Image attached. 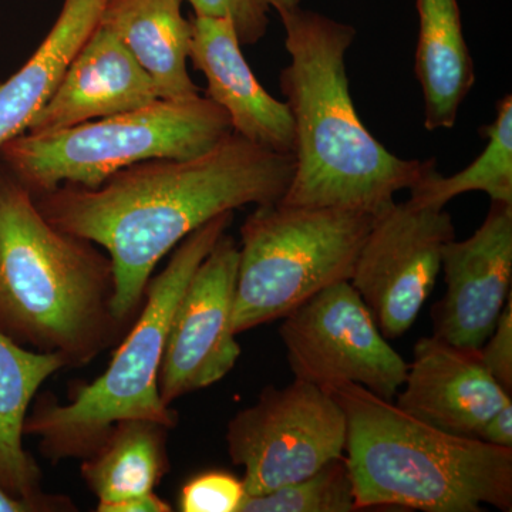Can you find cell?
Here are the masks:
<instances>
[{
	"label": "cell",
	"mask_w": 512,
	"mask_h": 512,
	"mask_svg": "<svg viewBox=\"0 0 512 512\" xmlns=\"http://www.w3.org/2000/svg\"><path fill=\"white\" fill-rule=\"evenodd\" d=\"M293 168V156L231 133L200 156L141 161L99 187L60 185L35 201L50 224L106 249L114 315L127 325L165 255L218 215L281 201Z\"/></svg>",
	"instance_id": "1"
},
{
	"label": "cell",
	"mask_w": 512,
	"mask_h": 512,
	"mask_svg": "<svg viewBox=\"0 0 512 512\" xmlns=\"http://www.w3.org/2000/svg\"><path fill=\"white\" fill-rule=\"evenodd\" d=\"M278 15L289 55L279 83L295 127V168L282 204L379 214L434 160L397 157L363 124L346 72L353 26L301 5Z\"/></svg>",
	"instance_id": "2"
},
{
	"label": "cell",
	"mask_w": 512,
	"mask_h": 512,
	"mask_svg": "<svg viewBox=\"0 0 512 512\" xmlns=\"http://www.w3.org/2000/svg\"><path fill=\"white\" fill-rule=\"evenodd\" d=\"M114 271L99 245L46 220L0 161V330L84 366L119 339Z\"/></svg>",
	"instance_id": "3"
},
{
	"label": "cell",
	"mask_w": 512,
	"mask_h": 512,
	"mask_svg": "<svg viewBox=\"0 0 512 512\" xmlns=\"http://www.w3.org/2000/svg\"><path fill=\"white\" fill-rule=\"evenodd\" d=\"M323 389L346 414L357 510L512 511V448L431 427L359 384Z\"/></svg>",
	"instance_id": "4"
},
{
	"label": "cell",
	"mask_w": 512,
	"mask_h": 512,
	"mask_svg": "<svg viewBox=\"0 0 512 512\" xmlns=\"http://www.w3.org/2000/svg\"><path fill=\"white\" fill-rule=\"evenodd\" d=\"M232 221L234 212L218 215L174 248L163 271L151 276L140 316L103 375L74 387L66 403L52 394L39 397L26 419L25 436L39 439L43 457L52 463L84 460L123 420L156 421L170 430L177 426V412L165 406L158 390L165 339L188 282Z\"/></svg>",
	"instance_id": "5"
},
{
	"label": "cell",
	"mask_w": 512,
	"mask_h": 512,
	"mask_svg": "<svg viewBox=\"0 0 512 512\" xmlns=\"http://www.w3.org/2000/svg\"><path fill=\"white\" fill-rule=\"evenodd\" d=\"M231 133L225 110L200 94L53 133L19 134L0 146V161L36 197L66 184L99 187L117 171L153 158L200 156Z\"/></svg>",
	"instance_id": "6"
},
{
	"label": "cell",
	"mask_w": 512,
	"mask_h": 512,
	"mask_svg": "<svg viewBox=\"0 0 512 512\" xmlns=\"http://www.w3.org/2000/svg\"><path fill=\"white\" fill-rule=\"evenodd\" d=\"M373 220L349 208L258 205L241 227L235 335L284 319L328 286L350 281Z\"/></svg>",
	"instance_id": "7"
},
{
	"label": "cell",
	"mask_w": 512,
	"mask_h": 512,
	"mask_svg": "<svg viewBox=\"0 0 512 512\" xmlns=\"http://www.w3.org/2000/svg\"><path fill=\"white\" fill-rule=\"evenodd\" d=\"M346 436V414L332 393L295 379L284 389L266 387L229 421L228 454L244 467L247 495L266 494L343 456Z\"/></svg>",
	"instance_id": "8"
},
{
	"label": "cell",
	"mask_w": 512,
	"mask_h": 512,
	"mask_svg": "<svg viewBox=\"0 0 512 512\" xmlns=\"http://www.w3.org/2000/svg\"><path fill=\"white\" fill-rule=\"evenodd\" d=\"M284 319L279 335L295 379L320 387L359 384L389 402L402 389L409 363L350 281L328 286Z\"/></svg>",
	"instance_id": "9"
},
{
	"label": "cell",
	"mask_w": 512,
	"mask_h": 512,
	"mask_svg": "<svg viewBox=\"0 0 512 512\" xmlns=\"http://www.w3.org/2000/svg\"><path fill=\"white\" fill-rule=\"evenodd\" d=\"M453 239V218L444 208L407 200L375 215L350 284L384 338H400L419 318L440 274L444 247Z\"/></svg>",
	"instance_id": "10"
},
{
	"label": "cell",
	"mask_w": 512,
	"mask_h": 512,
	"mask_svg": "<svg viewBox=\"0 0 512 512\" xmlns=\"http://www.w3.org/2000/svg\"><path fill=\"white\" fill-rule=\"evenodd\" d=\"M238 265L239 247L225 232L175 306L158 372L165 406L220 382L237 365L241 346L232 313Z\"/></svg>",
	"instance_id": "11"
},
{
	"label": "cell",
	"mask_w": 512,
	"mask_h": 512,
	"mask_svg": "<svg viewBox=\"0 0 512 512\" xmlns=\"http://www.w3.org/2000/svg\"><path fill=\"white\" fill-rule=\"evenodd\" d=\"M446 293L431 309L433 335L458 348L480 349L511 295L512 204L491 202L481 227L443 251Z\"/></svg>",
	"instance_id": "12"
},
{
	"label": "cell",
	"mask_w": 512,
	"mask_h": 512,
	"mask_svg": "<svg viewBox=\"0 0 512 512\" xmlns=\"http://www.w3.org/2000/svg\"><path fill=\"white\" fill-rule=\"evenodd\" d=\"M396 406L431 427L477 439L511 394L488 372L478 349L458 348L430 336L414 345Z\"/></svg>",
	"instance_id": "13"
},
{
	"label": "cell",
	"mask_w": 512,
	"mask_h": 512,
	"mask_svg": "<svg viewBox=\"0 0 512 512\" xmlns=\"http://www.w3.org/2000/svg\"><path fill=\"white\" fill-rule=\"evenodd\" d=\"M160 100L156 84L99 23L25 133L47 134L141 109Z\"/></svg>",
	"instance_id": "14"
},
{
	"label": "cell",
	"mask_w": 512,
	"mask_h": 512,
	"mask_svg": "<svg viewBox=\"0 0 512 512\" xmlns=\"http://www.w3.org/2000/svg\"><path fill=\"white\" fill-rule=\"evenodd\" d=\"M190 20V60L207 79L208 99L228 114L232 133L266 150L293 156L291 110L256 79L232 23L200 16Z\"/></svg>",
	"instance_id": "15"
},
{
	"label": "cell",
	"mask_w": 512,
	"mask_h": 512,
	"mask_svg": "<svg viewBox=\"0 0 512 512\" xmlns=\"http://www.w3.org/2000/svg\"><path fill=\"white\" fill-rule=\"evenodd\" d=\"M168 427L156 421L123 420L84 458L80 473L97 498L99 512H171L156 494L170 470Z\"/></svg>",
	"instance_id": "16"
},
{
	"label": "cell",
	"mask_w": 512,
	"mask_h": 512,
	"mask_svg": "<svg viewBox=\"0 0 512 512\" xmlns=\"http://www.w3.org/2000/svg\"><path fill=\"white\" fill-rule=\"evenodd\" d=\"M184 0H107L100 25L123 43L146 70L163 100L200 96L191 79V20L181 12Z\"/></svg>",
	"instance_id": "17"
},
{
	"label": "cell",
	"mask_w": 512,
	"mask_h": 512,
	"mask_svg": "<svg viewBox=\"0 0 512 512\" xmlns=\"http://www.w3.org/2000/svg\"><path fill=\"white\" fill-rule=\"evenodd\" d=\"M419 13L414 74L424 100V127L448 130L476 83L457 0H416Z\"/></svg>",
	"instance_id": "18"
},
{
	"label": "cell",
	"mask_w": 512,
	"mask_h": 512,
	"mask_svg": "<svg viewBox=\"0 0 512 512\" xmlns=\"http://www.w3.org/2000/svg\"><path fill=\"white\" fill-rule=\"evenodd\" d=\"M107 0H63L45 40L26 63L0 83V146L25 133L45 106L67 67L99 26Z\"/></svg>",
	"instance_id": "19"
},
{
	"label": "cell",
	"mask_w": 512,
	"mask_h": 512,
	"mask_svg": "<svg viewBox=\"0 0 512 512\" xmlns=\"http://www.w3.org/2000/svg\"><path fill=\"white\" fill-rule=\"evenodd\" d=\"M64 367L60 353L25 348L0 330V485L16 497L43 494L42 470L23 446L25 423L40 386Z\"/></svg>",
	"instance_id": "20"
},
{
	"label": "cell",
	"mask_w": 512,
	"mask_h": 512,
	"mask_svg": "<svg viewBox=\"0 0 512 512\" xmlns=\"http://www.w3.org/2000/svg\"><path fill=\"white\" fill-rule=\"evenodd\" d=\"M487 146L464 170L444 177L437 170L436 161L423 177L410 188L409 200L419 207L443 210L466 192H485L491 202L512 204V96L505 94L497 103L493 123L483 127Z\"/></svg>",
	"instance_id": "21"
},
{
	"label": "cell",
	"mask_w": 512,
	"mask_h": 512,
	"mask_svg": "<svg viewBox=\"0 0 512 512\" xmlns=\"http://www.w3.org/2000/svg\"><path fill=\"white\" fill-rule=\"evenodd\" d=\"M355 487L346 457L333 458L311 476L271 493L245 495L238 512H352Z\"/></svg>",
	"instance_id": "22"
},
{
	"label": "cell",
	"mask_w": 512,
	"mask_h": 512,
	"mask_svg": "<svg viewBox=\"0 0 512 512\" xmlns=\"http://www.w3.org/2000/svg\"><path fill=\"white\" fill-rule=\"evenodd\" d=\"M200 18L227 19L242 46L256 45L269 28V13L295 8L301 0H185Z\"/></svg>",
	"instance_id": "23"
},
{
	"label": "cell",
	"mask_w": 512,
	"mask_h": 512,
	"mask_svg": "<svg viewBox=\"0 0 512 512\" xmlns=\"http://www.w3.org/2000/svg\"><path fill=\"white\" fill-rule=\"evenodd\" d=\"M244 481L227 471H205L181 488L178 510L183 512H238L244 501Z\"/></svg>",
	"instance_id": "24"
},
{
	"label": "cell",
	"mask_w": 512,
	"mask_h": 512,
	"mask_svg": "<svg viewBox=\"0 0 512 512\" xmlns=\"http://www.w3.org/2000/svg\"><path fill=\"white\" fill-rule=\"evenodd\" d=\"M490 375L512 394V296L505 303L503 312L490 338L478 349Z\"/></svg>",
	"instance_id": "25"
},
{
	"label": "cell",
	"mask_w": 512,
	"mask_h": 512,
	"mask_svg": "<svg viewBox=\"0 0 512 512\" xmlns=\"http://www.w3.org/2000/svg\"><path fill=\"white\" fill-rule=\"evenodd\" d=\"M73 501L64 495L40 494L37 497H16L0 485V512H63L76 511Z\"/></svg>",
	"instance_id": "26"
},
{
	"label": "cell",
	"mask_w": 512,
	"mask_h": 512,
	"mask_svg": "<svg viewBox=\"0 0 512 512\" xmlns=\"http://www.w3.org/2000/svg\"><path fill=\"white\" fill-rule=\"evenodd\" d=\"M478 440L493 446L512 448V403L505 404L493 417L487 420Z\"/></svg>",
	"instance_id": "27"
}]
</instances>
